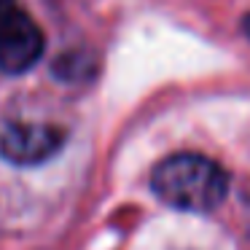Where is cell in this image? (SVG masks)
<instances>
[{"instance_id":"5b68a950","label":"cell","mask_w":250,"mask_h":250,"mask_svg":"<svg viewBox=\"0 0 250 250\" xmlns=\"http://www.w3.org/2000/svg\"><path fill=\"white\" fill-rule=\"evenodd\" d=\"M242 30H245V35L250 38V14H245V19H242Z\"/></svg>"},{"instance_id":"8992f818","label":"cell","mask_w":250,"mask_h":250,"mask_svg":"<svg viewBox=\"0 0 250 250\" xmlns=\"http://www.w3.org/2000/svg\"><path fill=\"white\" fill-rule=\"evenodd\" d=\"M8 6H14V0H0V11H3V8H8Z\"/></svg>"},{"instance_id":"6da1fadb","label":"cell","mask_w":250,"mask_h":250,"mask_svg":"<svg viewBox=\"0 0 250 250\" xmlns=\"http://www.w3.org/2000/svg\"><path fill=\"white\" fill-rule=\"evenodd\" d=\"M151 188L175 210L212 212L229 194V175L202 153H172L153 167Z\"/></svg>"},{"instance_id":"3957f363","label":"cell","mask_w":250,"mask_h":250,"mask_svg":"<svg viewBox=\"0 0 250 250\" xmlns=\"http://www.w3.org/2000/svg\"><path fill=\"white\" fill-rule=\"evenodd\" d=\"M67 135L54 124H33V121H11L0 129V156L11 164H41L51 159Z\"/></svg>"},{"instance_id":"7a4b0ae2","label":"cell","mask_w":250,"mask_h":250,"mask_svg":"<svg viewBox=\"0 0 250 250\" xmlns=\"http://www.w3.org/2000/svg\"><path fill=\"white\" fill-rule=\"evenodd\" d=\"M43 33L27 11L8 6L0 11V70L8 76L24 73L43 54Z\"/></svg>"},{"instance_id":"277c9868","label":"cell","mask_w":250,"mask_h":250,"mask_svg":"<svg viewBox=\"0 0 250 250\" xmlns=\"http://www.w3.org/2000/svg\"><path fill=\"white\" fill-rule=\"evenodd\" d=\"M92 70H94V65L89 62L86 51H70V54H62L54 62L57 78H65V81H83Z\"/></svg>"}]
</instances>
